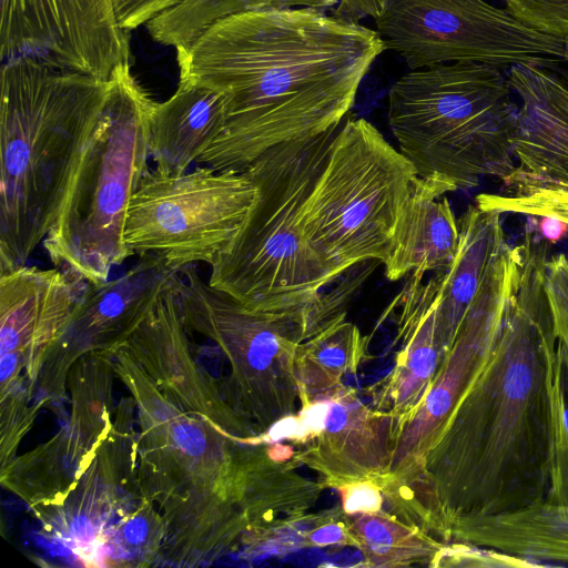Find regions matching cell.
Instances as JSON below:
<instances>
[{
  "label": "cell",
  "mask_w": 568,
  "mask_h": 568,
  "mask_svg": "<svg viewBox=\"0 0 568 568\" xmlns=\"http://www.w3.org/2000/svg\"><path fill=\"white\" fill-rule=\"evenodd\" d=\"M475 203L501 213L527 216H554L568 224V189L559 186H532L514 193H480Z\"/></svg>",
  "instance_id": "18"
},
{
  "label": "cell",
  "mask_w": 568,
  "mask_h": 568,
  "mask_svg": "<svg viewBox=\"0 0 568 568\" xmlns=\"http://www.w3.org/2000/svg\"><path fill=\"white\" fill-rule=\"evenodd\" d=\"M95 128L52 229L51 262L79 282L99 284L131 254L123 239L128 206L149 170V121L155 101L118 65Z\"/></svg>",
  "instance_id": "6"
},
{
  "label": "cell",
  "mask_w": 568,
  "mask_h": 568,
  "mask_svg": "<svg viewBox=\"0 0 568 568\" xmlns=\"http://www.w3.org/2000/svg\"><path fill=\"white\" fill-rule=\"evenodd\" d=\"M2 60L31 58L109 80L129 62V40L113 0H1Z\"/></svg>",
  "instance_id": "10"
},
{
  "label": "cell",
  "mask_w": 568,
  "mask_h": 568,
  "mask_svg": "<svg viewBox=\"0 0 568 568\" xmlns=\"http://www.w3.org/2000/svg\"><path fill=\"white\" fill-rule=\"evenodd\" d=\"M501 69L452 62L410 70L388 91L387 122L419 178L455 190L506 179L519 105Z\"/></svg>",
  "instance_id": "5"
},
{
  "label": "cell",
  "mask_w": 568,
  "mask_h": 568,
  "mask_svg": "<svg viewBox=\"0 0 568 568\" xmlns=\"http://www.w3.org/2000/svg\"><path fill=\"white\" fill-rule=\"evenodd\" d=\"M375 26L410 70L452 62L558 70L566 62L564 39L485 0H384Z\"/></svg>",
  "instance_id": "8"
},
{
  "label": "cell",
  "mask_w": 568,
  "mask_h": 568,
  "mask_svg": "<svg viewBox=\"0 0 568 568\" xmlns=\"http://www.w3.org/2000/svg\"><path fill=\"white\" fill-rule=\"evenodd\" d=\"M546 500L568 505V352L558 341L550 386V485Z\"/></svg>",
  "instance_id": "17"
},
{
  "label": "cell",
  "mask_w": 568,
  "mask_h": 568,
  "mask_svg": "<svg viewBox=\"0 0 568 568\" xmlns=\"http://www.w3.org/2000/svg\"><path fill=\"white\" fill-rule=\"evenodd\" d=\"M452 185L417 178L405 202L383 263L389 281L414 271H446L459 247V224L446 196Z\"/></svg>",
  "instance_id": "14"
},
{
  "label": "cell",
  "mask_w": 568,
  "mask_h": 568,
  "mask_svg": "<svg viewBox=\"0 0 568 568\" xmlns=\"http://www.w3.org/2000/svg\"><path fill=\"white\" fill-rule=\"evenodd\" d=\"M338 0H183L146 23L152 39L178 48L190 45L215 21L258 9L311 7L328 10Z\"/></svg>",
  "instance_id": "16"
},
{
  "label": "cell",
  "mask_w": 568,
  "mask_h": 568,
  "mask_svg": "<svg viewBox=\"0 0 568 568\" xmlns=\"http://www.w3.org/2000/svg\"><path fill=\"white\" fill-rule=\"evenodd\" d=\"M181 277L162 256L141 254L138 263L115 280L84 285L58 342L80 347L126 341Z\"/></svg>",
  "instance_id": "12"
},
{
  "label": "cell",
  "mask_w": 568,
  "mask_h": 568,
  "mask_svg": "<svg viewBox=\"0 0 568 568\" xmlns=\"http://www.w3.org/2000/svg\"><path fill=\"white\" fill-rule=\"evenodd\" d=\"M546 291L554 333L568 352V256L551 254L547 264Z\"/></svg>",
  "instance_id": "20"
},
{
  "label": "cell",
  "mask_w": 568,
  "mask_h": 568,
  "mask_svg": "<svg viewBox=\"0 0 568 568\" xmlns=\"http://www.w3.org/2000/svg\"><path fill=\"white\" fill-rule=\"evenodd\" d=\"M526 226L498 338L455 404L447 430L446 486L457 518L515 511L546 500L549 490L557 349L546 291L551 244Z\"/></svg>",
  "instance_id": "2"
},
{
  "label": "cell",
  "mask_w": 568,
  "mask_h": 568,
  "mask_svg": "<svg viewBox=\"0 0 568 568\" xmlns=\"http://www.w3.org/2000/svg\"><path fill=\"white\" fill-rule=\"evenodd\" d=\"M359 530L367 547L376 555H389L405 536L389 523L368 518L358 521Z\"/></svg>",
  "instance_id": "23"
},
{
  "label": "cell",
  "mask_w": 568,
  "mask_h": 568,
  "mask_svg": "<svg viewBox=\"0 0 568 568\" xmlns=\"http://www.w3.org/2000/svg\"><path fill=\"white\" fill-rule=\"evenodd\" d=\"M537 230L541 237L556 244L568 234V224L554 216H537Z\"/></svg>",
  "instance_id": "26"
},
{
  "label": "cell",
  "mask_w": 568,
  "mask_h": 568,
  "mask_svg": "<svg viewBox=\"0 0 568 568\" xmlns=\"http://www.w3.org/2000/svg\"><path fill=\"white\" fill-rule=\"evenodd\" d=\"M507 10L529 27L558 38L568 36V0H504Z\"/></svg>",
  "instance_id": "19"
},
{
  "label": "cell",
  "mask_w": 568,
  "mask_h": 568,
  "mask_svg": "<svg viewBox=\"0 0 568 568\" xmlns=\"http://www.w3.org/2000/svg\"><path fill=\"white\" fill-rule=\"evenodd\" d=\"M183 0H113L120 27L133 30L146 24L156 16L174 8Z\"/></svg>",
  "instance_id": "22"
},
{
  "label": "cell",
  "mask_w": 568,
  "mask_h": 568,
  "mask_svg": "<svg viewBox=\"0 0 568 568\" xmlns=\"http://www.w3.org/2000/svg\"><path fill=\"white\" fill-rule=\"evenodd\" d=\"M110 80L31 58L3 63L0 97V272L26 265L59 215Z\"/></svg>",
  "instance_id": "3"
},
{
  "label": "cell",
  "mask_w": 568,
  "mask_h": 568,
  "mask_svg": "<svg viewBox=\"0 0 568 568\" xmlns=\"http://www.w3.org/2000/svg\"><path fill=\"white\" fill-rule=\"evenodd\" d=\"M378 504L377 490L366 485L352 488L346 498V508L349 511L374 510Z\"/></svg>",
  "instance_id": "25"
},
{
  "label": "cell",
  "mask_w": 568,
  "mask_h": 568,
  "mask_svg": "<svg viewBox=\"0 0 568 568\" xmlns=\"http://www.w3.org/2000/svg\"><path fill=\"white\" fill-rule=\"evenodd\" d=\"M384 0H338L332 12L335 17L359 22L363 18L377 19L383 10Z\"/></svg>",
  "instance_id": "24"
},
{
  "label": "cell",
  "mask_w": 568,
  "mask_h": 568,
  "mask_svg": "<svg viewBox=\"0 0 568 568\" xmlns=\"http://www.w3.org/2000/svg\"><path fill=\"white\" fill-rule=\"evenodd\" d=\"M418 174L365 119L336 132L306 204L307 239L338 278L358 264L384 263Z\"/></svg>",
  "instance_id": "7"
},
{
  "label": "cell",
  "mask_w": 568,
  "mask_h": 568,
  "mask_svg": "<svg viewBox=\"0 0 568 568\" xmlns=\"http://www.w3.org/2000/svg\"><path fill=\"white\" fill-rule=\"evenodd\" d=\"M338 129L275 145L244 171L255 196L210 265L212 287L250 310L277 312L312 304L337 280L307 239L305 213Z\"/></svg>",
  "instance_id": "4"
},
{
  "label": "cell",
  "mask_w": 568,
  "mask_h": 568,
  "mask_svg": "<svg viewBox=\"0 0 568 568\" xmlns=\"http://www.w3.org/2000/svg\"><path fill=\"white\" fill-rule=\"evenodd\" d=\"M452 565L470 567H534L544 564L490 547L458 546L449 554Z\"/></svg>",
  "instance_id": "21"
},
{
  "label": "cell",
  "mask_w": 568,
  "mask_h": 568,
  "mask_svg": "<svg viewBox=\"0 0 568 568\" xmlns=\"http://www.w3.org/2000/svg\"><path fill=\"white\" fill-rule=\"evenodd\" d=\"M324 555L316 549L298 551L287 557V560L294 565L314 566L323 560Z\"/></svg>",
  "instance_id": "27"
},
{
  "label": "cell",
  "mask_w": 568,
  "mask_h": 568,
  "mask_svg": "<svg viewBox=\"0 0 568 568\" xmlns=\"http://www.w3.org/2000/svg\"><path fill=\"white\" fill-rule=\"evenodd\" d=\"M506 73L519 113L513 143L516 164L501 181L504 192L568 189V83L550 70L531 65H514Z\"/></svg>",
  "instance_id": "11"
},
{
  "label": "cell",
  "mask_w": 568,
  "mask_h": 568,
  "mask_svg": "<svg viewBox=\"0 0 568 568\" xmlns=\"http://www.w3.org/2000/svg\"><path fill=\"white\" fill-rule=\"evenodd\" d=\"M455 532L469 544L538 562H568V505L544 500L510 513L462 517Z\"/></svg>",
  "instance_id": "15"
},
{
  "label": "cell",
  "mask_w": 568,
  "mask_h": 568,
  "mask_svg": "<svg viewBox=\"0 0 568 568\" xmlns=\"http://www.w3.org/2000/svg\"><path fill=\"white\" fill-rule=\"evenodd\" d=\"M254 196L246 172L197 166L172 176L149 169L128 206L124 244L131 255H160L179 272L211 265L239 232Z\"/></svg>",
  "instance_id": "9"
},
{
  "label": "cell",
  "mask_w": 568,
  "mask_h": 568,
  "mask_svg": "<svg viewBox=\"0 0 568 568\" xmlns=\"http://www.w3.org/2000/svg\"><path fill=\"white\" fill-rule=\"evenodd\" d=\"M342 538V531L336 526H328L320 529L313 536V540L318 544L335 542Z\"/></svg>",
  "instance_id": "28"
},
{
  "label": "cell",
  "mask_w": 568,
  "mask_h": 568,
  "mask_svg": "<svg viewBox=\"0 0 568 568\" xmlns=\"http://www.w3.org/2000/svg\"><path fill=\"white\" fill-rule=\"evenodd\" d=\"M227 97L224 92L180 79L175 93L154 102L149 121V151L155 170L181 175L207 150L224 129Z\"/></svg>",
  "instance_id": "13"
},
{
  "label": "cell",
  "mask_w": 568,
  "mask_h": 568,
  "mask_svg": "<svg viewBox=\"0 0 568 568\" xmlns=\"http://www.w3.org/2000/svg\"><path fill=\"white\" fill-rule=\"evenodd\" d=\"M386 50L378 32L326 10L258 9L178 48L180 79L224 92V129L196 163L244 172L271 148L341 126Z\"/></svg>",
  "instance_id": "1"
},
{
  "label": "cell",
  "mask_w": 568,
  "mask_h": 568,
  "mask_svg": "<svg viewBox=\"0 0 568 568\" xmlns=\"http://www.w3.org/2000/svg\"><path fill=\"white\" fill-rule=\"evenodd\" d=\"M564 45H565V59L566 62H568V36L564 38Z\"/></svg>",
  "instance_id": "29"
}]
</instances>
